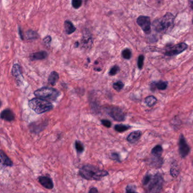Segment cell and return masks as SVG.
I'll list each match as a JSON object with an SVG mask.
<instances>
[{
    "label": "cell",
    "mask_w": 193,
    "mask_h": 193,
    "mask_svg": "<svg viewBox=\"0 0 193 193\" xmlns=\"http://www.w3.org/2000/svg\"><path fill=\"white\" fill-rule=\"evenodd\" d=\"M80 176L87 180L99 181L105 176L109 175V173L105 170L101 169L92 165H85L79 171Z\"/></svg>",
    "instance_id": "1"
},
{
    "label": "cell",
    "mask_w": 193,
    "mask_h": 193,
    "mask_svg": "<svg viewBox=\"0 0 193 193\" xmlns=\"http://www.w3.org/2000/svg\"><path fill=\"white\" fill-rule=\"evenodd\" d=\"M174 15L172 13H167L162 17L154 20L152 26L155 31L165 34L172 30L174 26Z\"/></svg>",
    "instance_id": "2"
},
{
    "label": "cell",
    "mask_w": 193,
    "mask_h": 193,
    "mask_svg": "<svg viewBox=\"0 0 193 193\" xmlns=\"http://www.w3.org/2000/svg\"><path fill=\"white\" fill-rule=\"evenodd\" d=\"M28 105L32 110L38 114H42L52 110L53 106L47 100L40 98H34L30 100Z\"/></svg>",
    "instance_id": "3"
},
{
    "label": "cell",
    "mask_w": 193,
    "mask_h": 193,
    "mask_svg": "<svg viewBox=\"0 0 193 193\" xmlns=\"http://www.w3.org/2000/svg\"><path fill=\"white\" fill-rule=\"evenodd\" d=\"M35 95L38 98L47 101H55L60 95V92L55 88L51 87H43L35 91Z\"/></svg>",
    "instance_id": "4"
},
{
    "label": "cell",
    "mask_w": 193,
    "mask_h": 193,
    "mask_svg": "<svg viewBox=\"0 0 193 193\" xmlns=\"http://www.w3.org/2000/svg\"><path fill=\"white\" fill-rule=\"evenodd\" d=\"M164 179L162 176L158 173L152 177L147 188V193H160L162 190Z\"/></svg>",
    "instance_id": "5"
},
{
    "label": "cell",
    "mask_w": 193,
    "mask_h": 193,
    "mask_svg": "<svg viewBox=\"0 0 193 193\" xmlns=\"http://www.w3.org/2000/svg\"><path fill=\"white\" fill-rule=\"evenodd\" d=\"M137 23L146 34H150L151 33V23L149 17L143 15L139 16L137 19Z\"/></svg>",
    "instance_id": "6"
},
{
    "label": "cell",
    "mask_w": 193,
    "mask_h": 193,
    "mask_svg": "<svg viewBox=\"0 0 193 193\" xmlns=\"http://www.w3.org/2000/svg\"><path fill=\"white\" fill-rule=\"evenodd\" d=\"M188 48V45L185 43H181L176 45L170 47L166 51L164 55L167 56H172L177 55L185 51Z\"/></svg>",
    "instance_id": "7"
},
{
    "label": "cell",
    "mask_w": 193,
    "mask_h": 193,
    "mask_svg": "<svg viewBox=\"0 0 193 193\" xmlns=\"http://www.w3.org/2000/svg\"><path fill=\"white\" fill-rule=\"evenodd\" d=\"M108 114L115 121H123L125 119V114L123 110L118 107H110L108 109Z\"/></svg>",
    "instance_id": "8"
},
{
    "label": "cell",
    "mask_w": 193,
    "mask_h": 193,
    "mask_svg": "<svg viewBox=\"0 0 193 193\" xmlns=\"http://www.w3.org/2000/svg\"><path fill=\"white\" fill-rule=\"evenodd\" d=\"M179 152L180 155L183 158H186L189 154L190 148L189 145L187 143L186 139L184 137L183 135L181 134L179 137Z\"/></svg>",
    "instance_id": "9"
},
{
    "label": "cell",
    "mask_w": 193,
    "mask_h": 193,
    "mask_svg": "<svg viewBox=\"0 0 193 193\" xmlns=\"http://www.w3.org/2000/svg\"><path fill=\"white\" fill-rule=\"evenodd\" d=\"M39 182L47 189H52L54 187V184L51 178L47 176H41L38 179Z\"/></svg>",
    "instance_id": "10"
},
{
    "label": "cell",
    "mask_w": 193,
    "mask_h": 193,
    "mask_svg": "<svg viewBox=\"0 0 193 193\" xmlns=\"http://www.w3.org/2000/svg\"><path fill=\"white\" fill-rule=\"evenodd\" d=\"M12 74L17 80L18 84H21L23 80V76L22 74L21 66L18 64H15L13 66L12 69Z\"/></svg>",
    "instance_id": "11"
},
{
    "label": "cell",
    "mask_w": 193,
    "mask_h": 193,
    "mask_svg": "<svg viewBox=\"0 0 193 193\" xmlns=\"http://www.w3.org/2000/svg\"><path fill=\"white\" fill-rule=\"evenodd\" d=\"M1 117L5 121H12L15 119V115L10 109H6L2 112L1 114Z\"/></svg>",
    "instance_id": "12"
},
{
    "label": "cell",
    "mask_w": 193,
    "mask_h": 193,
    "mask_svg": "<svg viewBox=\"0 0 193 193\" xmlns=\"http://www.w3.org/2000/svg\"><path fill=\"white\" fill-rule=\"evenodd\" d=\"M142 133L141 131H135L131 133L127 137V141L131 143H134L141 138Z\"/></svg>",
    "instance_id": "13"
},
{
    "label": "cell",
    "mask_w": 193,
    "mask_h": 193,
    "mask_svg": "<svg viewBox=\"0 0 193 193\" xmlns=\"http://www.w3.org/2000/svg\"><path fill=\"white\" fill-rule=\"evenodd\" d=\"M0 158H1V162L2 165L6 166H13V162L2 150H1L0 152Z\"/></svg>",
    "instance_id": "14"
},
{
    "label": "cell",
    "mask_w": 193,
    "mask_h": 193,
    "mask_svg": "<svg viewBox=\"0 0 193 193\" xmlns=\"http://www.w3.org/2000/svg\"><path fill=\"white\" fill-rule=\"evenodd\" d=\"M48 56V53L45 51H40L32 53L30 55V58L32 61L42 60L46 59Z\"/></svg>",
    "instance_id": "15"
},
{
    "label": "cell",
    "mask_w": 193,
    "mask_h": 193,
    "mask_svg": "<svg viewBox=\"0 0 193 193\" xmlns=\"http://www.w3.org/2000/svg\"><path fill=\"white\" fill-rule=\"evenodd\" d=\"M64 27L67 34H72L76 31V28L74 26V24H72V22L70 21H66L64 23Z\"/></svg>",
    "instance_id": "16"
},
{
    "label": "cell",
    "mask_w": 193,
    "mask_h": 193,
    "mask_svg": "<svg viewBox=\"0 0 193 193\" xmlns=\"http://www.w3.org/2000/svg\"><path fill=\"white\" fill-rule=\"evenodd\" d=\"M59 80V74L56 72H52L48 78L49 83L52 86H55Z\"/></svg>",
    "instance_id": "17"
},
{
    "label": "cell",
    "mask_w": 193,
    "mask_h": 193,
    "mask_svg": "<svg viewBox=\"0 0 193 193\" xmlns=\"http://www.w3.org/2000/svg\"><path fill=\"white\" fill-rule=\"evenodd\" d=\"M92 43V40L91 35L88 32H86L85 35H83V39H82V43H83V45L85 47L90 46L91 45Z\"/></svg>",
    "instance_id": "18"
},
{
    "label": "cell",
    "mask_w": 193,
    "mask_h": 193,
    "mask_svg": "<svg viewBox=\"0 0 193 193\" xmlns=\"http://www.w3.org/2000/svg\"><path fill=\"white\" fill-rule=\"evenodd\" d=\"M162 152V148L160 145H156L151 150L152 155L155 157H161Z\"/></svg>",
    "instance_id": "19"
},
{
    "label": "cell",
    "mask_w": 193,
    "mask_h": 193,
    "mask_svg": "<svg viewBox=\"0 0 193 193\" xmlns=\"http://www.w3.org/2000/svg\"><path fill=\"white\" fill-rule=\"evenodd\" d=\"M157 101L158 100L155 97L152 95L146 97L145 99V102L149 107H153L154 105H155L157 103Z\"/></svg>",
    "instance_id": "20"
},
{
    "label": "cell",
    "mask_w": 193,
    "mask_h": 193,
    "mask_svg": "<svg viewBox=\"0 0 193 193\" xmlns=\"http://www.w3.org/2000/svg\"><path fill=\"white\" fill-rule=\"evenodd\" d=\"M131 128L130 126L128 125H125L118 124L114 126V129L115 130L119 133H122L124 131H126L129 130L130 128Z\"/></svg>",
    "instance_id": "21"
},
{
    "label": "cell",
    "mask_w": 193,
    "mask_h": 193,
    "mask_svg": "<svg viewBox=\"0 0 193 193\" xmlns=\"http://www.w3.org/2000/svg\"><path fill=\"white\" fill-rule=\"evenodd\" d=\"M155 83V87L159 90H165L168 86V82L160 80L158 82Z\"/></svg>",
    "instance_id": "22"
},
{
    "label": "cell",
    "mask_w": 193,
    "mask_h": 193,
    "mask_svg": "<svg viewBox=\"0 0 193 193\" xmlns=\"http://www.w3.org/2000/svg\"><path fill=\"white\" fill-rule=\"evenodd\" d=\"M75 147L78 153H82L84 150V146L81 142L76 141L75 143Z\"/></svg>",
    "instance_id": "23"
},
{
    "label": "cell",
    "mask_w": 193,
    "mask_h": 193,
    "mask_svg": "<svg viewBox=\"0 0 193 193\" xmlns=\"http://www.w3.org/2000/svg\"><path fill=\"white\" fill-rule=\"evenodd\" d=\"M170 173L171 176L176 177L179 175V170L178 166H173L170 170Z\"/></svg>",
    "instance_id": "24"
},
{
    "label": "cell",
    "mask_w": 193,
    "mask_h": 193,
    "mask_svg": "<svg viewBox=\"0 0 193 193\" xmlns=\"http://www.w3.org/2000/svg\"><path fill=\"white\" fill-rule=\"evenodd\" d=\"M124 87V84L121 81H117L113 84V87L114 89L117 91H120Z\"/></svg>",
    "instance_id": "25"
},
{
    "label": "cell",
    "mask_w": 193,
    "mask_h": 193,
    "mask_svg": "<svg viewBox=\"0 0 193 193\" xmlns=\"http://www.w3.org/2000/svg\"><path fill=\"white\" fill-rule=\"evenodd\" d=\"M122 56L126 60L130 59L131 57V51L129 49H125L122 52Z\"/></svg>",
    "instance_id": "26"
},
{
    "label": "cell",
    "mask_w": 193,
    "mask_h": 193,
    "mask_svg": "<svg viewBox=\"0 0 193 193\" xmlns=\"http://www.w3.org/2000/svg\"><path fill=\"white\" fill-rule=\"evenodd\" d=\"M28 39H34L38 38V35L35 31L29 30L26 33Z\"/></svg>",
    "instance_id": "27"
},
{
    "label": "cell",
    "mask_w": 193,
    "mask_h": 193,
    "mask_svg": "<svg viewBox=\"0 0 193 193\" xmlns=\"http://www.w3.org/2000/svg\"><path fill=\"white\" fill-rule=\"evenodd\" d=\"M119 71H120V68L117 65L114 66L110 69V71L109 72V74L110 76H115L119 72Z\"/></svg>",
    "instance_id": "28"
},
{
    "label": "cell",
    "mask_w": 193,
    "mask_h": 193,
    "mask_svg": "<svg viewBox=\"0 0 193 193\" xmlns=\"http://www.w3.org/2000/svg\"><path fill=\"white\" fill-rule=\"evenodd\" d=\"M144 60H145V57L143 55H140L138 57L137 65H138V68L140 70H141L143 66Z\"/></svg>",
    "instance_id": "29"
},
{
    "label": "cell",
    "mask_w": 193,
    "mask_h": 193,
    "mask_svg": "<svg viewBox=\"0 0 193 193\" xmlns=\"http://www.w3.org/2000/svg\"><path fill=\"white\" fill-rule=\"evenodd\" d=\"M152 177L151 175H146V176H145V177L143 178V181H142V184L143 185H148L149 183H150V181H151V180L152 179Z\"/></svg>",
    "instance_id": "30"
},
{
    "label": "cell",
    "mask_w": 193,
    "mask_h": 193,
    "mask_svg": "<svg viewBox=\"0 0 193 193\" xmlns=\"http://www.w3.org/2000/svg\"><path fill=\"white\" fill-rule=\"evenodd\" d=\"M72 3V7L74 9H78L81 6L82 1L80 0H73Z\"/></svg>",
    "instance_id": "31"
},
{
    "label": "cell",
    "mask_w": 193,
    "mask_h": 193,
    "mask_svg": "<svg viewBox=\"0 0 193 193\" xmlns=\"http://www.w3.org/2000/svg\"><path fill=\"white\" fill-rule=\"evenodd\" d=\"M110 157H111L112 159H113L114 160H116V161L118 162H121L120 159V156L117 153H115V152L112 153Z\"/></svg>",
    "instance_id": "32"
},
{
    "label": "cell",
    "mask_w": 193,
    "mask_h": 193,
    "mask_svg": "<svg viewBox=\"0 0 193 193\" xmlns=\"http://www.w3.org/2000/svg\"><path fill=\"white\" fill-rule=\"evenodd\" d=\"M101 124L103 125L104 126L107 127V128H109L111 127V125H112V123L110 121L108 120H102L101 121Z\"/></svg>",
    "instance_id": "33"
},
{
    "label": "cell",
    "mask_w": 193,
    "mask_h": 193,
    "mask_svg": "<svg viewBox=\"0 0 193 193\" xmlns=\"http://www.w3.org/2000/svg\"><path fill=\"white\" fill-rule=\"evenodd\" d=\"M43 40H44V42L45 44L49 45L51 42V40H52V39H51V37L50 36H47V37L44 38Z\"/></svg>",
    "instance_id": "34"
},
{
    "label": "cell",
    "mask_w": 193,
    "mask_h": 193,
    "mask_svg": "<svg viewBox=\"0 0 193 193\" xmlns=\"http://www.w3.org/2000/svg\"><path fill=\"white\" fill-rule=\"evenodd\" d=\"M126 193H137L134 190L131 188V186H128L126 187Z\"/></svg>",
    "instance_id": "35"
},
{
    "label": "cell",
    "mask_w": 193,
    "mask_h": 193,
    "mask_svg": "<svg viewBox=\"0 0 193 193\" xmlns=\"http://www.w3.org/2000/svg\"><path fill=\"white\" fill-rule=\"evenodd\" d=\"M88 193H99V191L96 187H92L90 189Z\"/></svg>",
    "instance_id": "36"
},
{
    "label": "cell",
    "mask_w": 193,
    "mask_h": 193,
    "mask_svg": "<svg viewBox=\"0 0 193 193\" xmlns=\"http://www.w3.org/2000/svg\"><path fill=\"white\" fill-rule=\"evenodd\" d=\"M19 35H20V36H21V39H23V38L22 37L23 35H22V31H21V28H19Z\"/></svg>",
    "instance_id": "37"
},
{
    "label": "cell",
    "mask_w": 193,
    "mask_h": 193,
    "mask_svg": "<svg viewBox=\"0 0 193 193\" xmlns=\"http://www.w3.org/2000/svg\"><path fill=\"white\" fill-rule=\"evenodd\" d=\"M112 193H114V192H112Z\"/></svg>",
    "instance_id": "38"
},
{
    "label": "cell",
    "mask_w": 193,
    "mask_h": 193,
    "mask_svg": "<svg viewBox=\"0 0 193 193\" xmlns=\"http://www.w3.org/2000/svg\"></svg>",
    "instance_id": "39"
},
{
    "label": "cell",
    "mask_w": 193,
    "mask_h": 193,
    "mask_svg": "<svg viewBox=\"0 0 193 193\" xmlns=\"http://www.w3.org/2000/svg\"></svg>",
    "instance_id": "40"
}]
</instances>
